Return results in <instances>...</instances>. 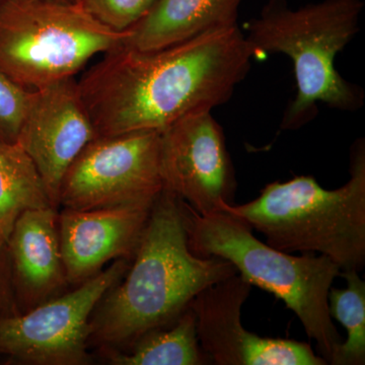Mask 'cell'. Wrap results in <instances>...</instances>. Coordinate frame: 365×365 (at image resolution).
<instances>
[{
	"label": "cell",
	"mask_w": 365,
	"mask_h": 365,
	"mask_svg": "<svg viewBox=\"0 0 365 365\" xmlns=\"http://www.w3.org/2000/svg\"><path fill=\"white\" fill-rule=\"evenodd\" d=\"M253 53L239 26L155 51L121 45L78 81L98 136L163 132L182 117L227 103Z\"/></svg>",
	"instance_id": "cell-1"
},
{
	"label": "cell",
	"mask_w": 365,
	"mask_h": 365,
	"mask_svg": "<svg viewBox=\"0 0 365 365\" xmlns=\"http://www.w3.org/2000/svg\"><path fill=\"white\" fill-rule=\"evenodd\" d=\"M237 273L225 259L192 253L186 204L163 189L128 270L91 314L88 347L126 349L144 334L173 323L205 288Z\"/></svg>",
	"instance_id": "cell-2"
},
{
	"label": "cell",
	"mask_w": 365,
	"mask_h": 365,
	"mask_svg": "<svg viewBox=\"0 0 365 365\" xmlns=\"http://www.w3.org/2000/svg\"><path fill=\"white\" fill-rule=\"evenodd\" d=\"M364 0H321L292 9L287 0H268L247 24L253 58L281 53L294 63L297 93L280 128L297 130L317 115L318 103L344 112L361 109L364 91L340 76L335 59L359 32Z\"/></svg>",
	"instance_id": "cell-3"
},
{
	"label": "cell",
	"mask_w": 365,
	"mask_h": 365,
	"mask_svg": "<svg viewBox=\"0 0 365 365\" xmlns=\"http://www.w3.org/2000/svg\"><path fill=\"white\" fill-rule=\"evenodd\" d=\"M266 244L285 253L328 257L341 271L359 272L365 264V143L359 139L350 155V179L328 190L313 176L273 182L242 205L225 206Z\"/></svg>",
	"instance_id": "cell-4"
},
{
	"label": "cell",
	"mask_w": 365,
	"mask_h": 365,
	"mask_svg": "<svg viewBox=\"0 0 365 365\" xmlns=\"http://www.w3.org/2000/svg\"><path fill=\"white\" fill-rule=\"evenodd\" d=\"M186 206L192 253L230 262L252 287L282 300L307 337L316 341L319 356L332 364L342 339L329 311L328 297L340 268L322 255L294 256L269 246L255 237L248 223L225 209L200 215Z\"/></svg>",
	"instance_id": "cell-5"
},
{
	"label": "cell",
	"mask_w": 365,
	"mask_h": 365,
	"mask_svg": "<svg viewBox=\"0 0 365 365\" xmlns=\"http://www.w3.org/2000/svg\"><path fill=\"white\" fill-rule=\"evenodd\" d=\"M76 2L6 0L0 6V71L32 91L76 78L98 54L123 45Z\"/></svg>",
	"instance_id": "cell-6"
},
{
	"label": "cell",
	"mask_w": 365,
	"mask_h": 365,
	"mask_svg": "<svg viewBox=\"0 0 365 365\" xmlns=\"http://www.w3.org/2000/svg\"><path fill=\"white\" fill-rule=\"evenodd\" d=\"M131 261L119 259L83 284L34 307L0 319V359L14 365H88L90 319L106 292Z\"/></svg>",
	"instance_id": "cell-7"
},
{
	"label": "cell",
	"mask_w": 365,
	"mask_h": 365,
	"mask_svg": "<svg viewBox=\"0 0 365 365\" xmlns=\"http://www.w3.org/2000/svg\"><path fill=\"white\" fill-rule=\"evenodd\" d=\"M160 132L98 136L62 180L59 205L91 210L155 200L162 193Z\"/></svg>",
	"instance_id": "cell-8"
},
{
	"label": "cell",
	"mask_w": 365,
	"mask_h": 365,
	"mask_svg": "<svg viewBox=\"0 0 365 365\" xmlns=\"http://www.w3.org/2000/svg\"><path fill=\"white\" fill-rule=\"evenodd\" d=\"M160 174L163 189L198 215L235 204L234 165L211 111L190 113L160 132Z\"/></svg>",
	"instance_id": "cell-9"
},
{
	"label": "cell",
	"mask_w": 365,
	"mask_h": 365,
	"mask_svg": "<svg viewBox=\"0 0 365 365\" xmlns=\"http://www.w3.org/2000/svg\"><path fill=\"white\" fill-rule=\"evenodd\" d=\"M252 285L239 274L202 290L190 307L203 351L217 365H327L309 343L261 337L242 324Z\"/></svg>",
	"instance_id": "cell-10"
},
{
	"label": "cell",
	"mask_w": 365,
	"mask_h": 365,
	"mask_svg": "<svg viewBox=\"0 0 365 365\" xmlns=\"http://www.w3.org/2000/svg\"><path fill=\"white\" fill-rule=\"evenodd\" d=\"M96 137L76 78L31 91L16 143L32 160L55 209L64 175Z\"/></svg>",
	"instance_id": "cell-11"
},
{
	"label": "cell",
	"mask_w": 365,
	"mask_h": 365,
	"mask_svg": "<svg viewBox=\"0 0 365 365\" xmlns=\"http://www.w3.org/2000/svg\"><path fill=\"white\" fill-rule=\"evenodd\" d=\"M155 201L58 211L60 248L69 285L83 284L110 262L132 261Z\"/></svg>",
	"instance_id": "cell-12"
},
{
	"label": "cell",
	"mask_w": 365,
	"mask_h": 365,
	"mask_svg": "<svg viewBox=\"0 0 365 365\" xmlns=\"http://www.w3.org/2000/svg\"><path fill=\"white\" fill-rule=\"evenodd\" d=\"M58 209L24 211L7 237L19 313L66 294L71 287L62 258Z\"/></svg>",
	"instance_id": "cell-13"
},
{
	"label": "cell",
	"mask_w": 365,
	"mask_h": 365,
	"mask_svg": "<svg viewBox=\"0 0 365 365\" xmlns=\"http://www.w3.org/2000/svg\"><path fill=\"white\" fill-rule=\"evenodd\" d=\"M244 0H158L150 13L128 30L124 46L155 51L197 36L237 25Z\"/></svg>",
	"instance_id": "cell-14"
},
{
	"label": "cell",
	"mask_w": 365,
	"mask_h": 365,
	"mask_svg": "<svg viewBox=\"0 0 365 365\" xmlns=\"http://www.w3.org/2000/svg\"><path fill=\"white\" fill-rule=\"evenodd\" d=\"M112 365H204L212 361L197 336L196 316L191 307L173 323L150 331L124 350L98 351Z\"/></svg>",
	"instance_id": "cell-15"
},
{
	"label": "cell",
	"mask_w": 365,
	"mask_h": 365,
	"mask_svg": "<svg viewBox=\"0 0 365 365\" xmlns=\"http://www.w3.org/2000/svg\"><path fill=\"white\" fill-rule=\"evenodd\" d=\"M49 206L53 207L32 160L18 143L0 140V235L7 239L24 211Z\"/></svg>",
	"instance_id": "cell-16"
},
{
	"label": "cell",
	"mask_w": 365,
	"mask_h": 365,
	"mask_svg": "<svg viewBox=\"0 0 365 365\" xmlns=\"http://www.w3.org/2000/svg\"><path fill=\"white\" fill-rule=\"evenodd\" d=\"M346 287L329 292V311L344 327L347 339L338 346L332 365L365 364V282L354 270L341 271Z\"/></svg>",
	"instance_id": "cell-17"
},
{
	"label": "cell",
	"mask_w": 365,
	"mask_h": 365,
	"mask_svg": "<svg viewBox=\"0 0 365 365\" xmlns=\"http://www.w3.org/2000/svg\"><path fill=\"white\" fill-rule=\"evenodd\" d=\"M93 18L117 32L136 25L155 6L158 0H78Z\"/></svg>",
	"instance_id": "cell-18"
},
{
	"label": "cell",
	"mask_w": 365,
	"mask_h": 365,
	"mask_svg": "<svg viewBox=\"0 0 365 365\" xmlns=\"http://www.w3.org/2000/svg\"><path fill=\"white\" fill-rule=\"evenodd\" d=\"M30 93L0 71V140L16 143Z\"/></svg>",
	"instance_id": "cell-19"
},
{
	"label": "cell",
	"mask_w": 365,
	"mask_h": 365,
	"mask_svg": "<svg viewBox=\"0 0 365 365\" xmlns=\"http://www.w3.org/2000/svg\"><path fill=\"white\" fill-rule=\"evenodd\" d=\"M18 314L7 239L0 235V319Z\"/></svg>",
	"instance_id": "cell-20"
},
{
	"label": "cell",
	"mask_w": 365,
	"mask_h": 365,
	"mask_svg": "<svg viewBox=\"0 0 365 365\" xmlns=\"http://www.w3.org/2000/svg\"><path fill=\"white\" fill-rule=\"evenodd\" d=\"M56 1H61V2H76L78 0H56Z\"/></svg>",
	"instance_id": "cell-21"
},
{
	"label": "cell",
	"mask_w": 365,
	"mask_h": 365,
	"mask_svg": "<svg viewBox=\"0 0 365 365\" xmlns=\"http://www.w3.org/2000/svg\"><path fill=\"white\" fill-rule=\"evenodd\" d=\"M4 1H6V0H0V6H1L2 4H4Z\"/></svg>",
	"instance_id": "cell-22"
}]
</instances>
